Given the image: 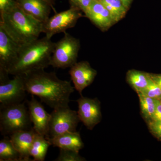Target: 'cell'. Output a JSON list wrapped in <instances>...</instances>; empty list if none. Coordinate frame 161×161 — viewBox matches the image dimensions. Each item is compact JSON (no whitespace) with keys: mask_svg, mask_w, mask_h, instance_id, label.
I'll list each match as a JSON object with an SVG mask.
<instances>
[{"mask_svg":"<svg viewBox=\"0 0 161 161\" xmlns=\"http://www.w3.org/2000/svg\"><path fill=\"white\" fill-rule=\"evenodd\" d=\"M150 120L161 121V102L159 99H156L155 111Z\"/></svg>","mask_w":161,"mask_h":161,"instance_id":"cell-27","label":"cell"},{"mask_svg":"<svg viewBox=\"0 0 161 161\" xmlns=\"http://www.w3.org/2000/svg\"><path fill=\"white\" fill-rule=\"evenodd\" d=\"M82 16L80 10L70 7L68 10L56 13L43 23V33L47 37L51 39L54 35L65 32L68 29L74 27Z\"/></svg>","mask_w":161,"mask_h":161,"instance_id":"cell-7","label":"cell"},{"mask_svg":"<svg viewBox=\"0 0 161 161\" xmlns=\"http://www.w3.org/2000/svg\"><path fill=\"white\" fill-rule=\"evenodd\" d=\"M85 14L102 31L108 30L115 24L109 12L99 0H93Z\"/></svg>","mask_w":161,"mask_h":161,"instance_id":"cell-13","label":"cell"},{"mask_svg":"<svg viewBox=\"0 0 161 161\" xmlns=\"http://www.w3.org/2000/svg\"><path fill=\"white\" fill-rule=\"evenodd\" d=\"M36 132L33 128L15 132L9 136L13 145L20 153L22 161H34L31 158L30 151Z\"/></svg>","mask_w":161,"mask_h":161,"instance_id":"cell-15","label":"cell"},{"mask_svg":"<svg viewBox=\"0 0 161 161\" xmlns=\"http://www.w3.org/2000/svg\"><path fill=\"white\" fill-rule=\"evenodd\" d=\"M160 100V101H161V98H160V99H159Z\"/></svg>","mask_w":161,"mask_h":161,"instance_id":"cell-31","label":"cell"},{"mask_svg":"<svg viewBox=\"0 0 161 161\" xmlns=\"http://www.w3.org/2000/svg\"><path fill=\"white\" fill-rule=\"evenodd\" d=\"M126 78L127 82L137 93L145 89L151 80L149 73L135 69L127 72Z\"/></svg>","mask_w":161,"mask_h":161,"instance_id":"cell-18","label":"cell"},{"mask_svg":"<svg viewBox=\"0 0 161 161\" xmlns=\"http://www.w3.org/2000/svg\"><path fill=\"white\" fill-rule=\"evenodd\" d=\"M54 147L69 149L79 152L84 147V143L79 132H67L53 137L47 138Z\"/></svg>","mask_w":161,"mask_h":161,"instance_id":"cell-16","label":"cell"},{"mask_svg":"<svg viewBox=\"0 0 161 161\" xmlns=\"http://www.w3.org/2000/svg\"><path fill=\"white\" fill-rule=\"evenodd\" d=\"M50 146V143L45 136L36 132L30 151V154L34 161H44Z\"/></svg>","mask_w":161,"mask_h":161,"instance_id":"cell-17","label":"cell"},{"mask_svg":"<svg viewBox=\"0 0 161 161\" xmlns=\"http://www.w3.org/2000/svg\"><path fill=\"white\" fill-rule=\"evenodd\" d=\"M25 76L26 92L37 96L42 102L53 109L69 107L75 87L70 81L60 80L55 72L37 70Z\"/></svg>","mask_w":161,"mask_h":161,"instance_id":"cell-1","label":"cell"},{"mask_svg":"<svg viewBox=\"0 0 161 161\" xmlns=\"http://www.w3.org/2000/svg\"><path fill=\"white\" fill-rule=\"evenodd\" d=\"M78 113L80 121L90 130H92L102 119L100 102L97 98L83 97L77 101Z\"/></svg>","mask_w":161,"mask_h":161,"instance_id":"cell-9","label":"cell"},{"mask_svg":"<svg viewBox=\"0 0 161 161\" xmlns=\"http://www.w3.org/2000/svg\"><path fill=\"white\" fill-rule=\"evenodd\" d=\"M0 26L21 47L37 40L43 33V23L24 12L18 6L1 14Z\"/></svg>","mask_w":161,"mask_h":161,"instance_id":"cell-3","label":"cell"},{"mask_svg":"<svg viewBox=\"0 0 161 161\" xmlns=\"http://www.w3.org/2000/svg\"><path fill=\"white\" fill-rule=\"evenodd\" d=\"M20 48L21 46L0 26V72L8 73L17 60Z\"/></svg>","mask_w":161,"mask_h":161,"instance_id":"cell-10","label":"cell"},{"mask_svg":"<svg viewBox=\"0 0 161 161\" xmlns=\"http://www.w3.org/2000/svg\"><path fill=\"white\" fill-rule=\"evenodd\" d=\"M125 7L127 9H129L133 0H120Z\"/></svg>","mask_w":161,"mask_h":161,"instance_id":"cell-29","label":"cell"},{"mask_svg":"<svg viewBox=\"0 0 161 161\" xmlns=\"http://www.w3.org/2000/svg\"><path fill=\"white\" fill-rule=\"evenodd\" d=\"M80 47V41L68 33L55 43L50 65L57 68H70L76 63Z\"/></svg>","mask_w":161,"mask_h":161,"instance_id":"cell-5","label":"cell"},{"mask_svg":"<svg viewBox=\"0 0 161 161\" xmlns=\"http://www.w3.org/2000/svg\"><path fill=\"white\" fill-rule=\"evenodd\" d=\"M109 12L114 23L124 18L128 9L120 0H99Z\"/></svg>","mask_w":161,"mask_h":161,"instance_id":"cell-20","label":"cell"},{"mask_svg":"<svg viewBox=\"0 0 161 161\" xmlns=\"http://www.w3.org/2000/svg\"><path fill=\"white\" fill-rule=\"evenodd\" d=\"M138 93L153 99H160L161 98V89L153 82L152 79L148 86L142 92Z\"/></svg>","mask_w":161,"mask_h":161,"instance_id":"cell-23","label":"cell"},{"mask_svg":"<svg viewBox=\"0 0 161 161\" xmlns=\"http://www.w3.org/2000/svg\"><path fill=\"white\" fill-rule=\"evenodd\" d=\"M49 137L53 138L67 132H75L80 121L78 112L69 107L53 109L50 114Z\"/></svg>","mask_w":161,"mask_h":161,"instance_id":"cell-6","label":"cell"},{"mask_svg":"<svg viewBox=\"0 0 161 161\" xmlns=\"http://www.w3.org/2000/svg\"><path fill=\"white\" fill-rule=\"evenodd\" d=\"M55 161H84L85 158L79 155V152L69 149H60V153Z\"/></svg>","mask_w":161,"mask_h":161,"instance_id":"cell-22","label":"cell"},{"mask_svg":"<svg viewBox=\"0 0 161 161\" xmlns=\"http://www.w3.org/2000/svg\"><path fill=\"white\" fill-rule=\"evenodd\" d=\"M45 1H47V3H49L50 5H51V6L52 9L54 10L55 12H56V9H55L54 7L55 4V0H45Z\"/></svg>","mask_w":161,"mask_h":161,"instance_id":"cell-30","label":"cell"},{"mask_svg":"<svg viewBox=\"0 0 161 161\" xmlns=\"http://www.w3.org/2000/svg\"><path fill=\"white\" fill-rule=\"evenodd\" d=\"M0 161H22L21 155L12 143L9 136L0 141Z\"/></svg>","mask_w":161,"mask_h":161,"instance_id":"cell-19","label":"cell"},{"mask_svg":"<svg viewBox=\"0 0 161 161\" xmlns=\"http://www.w3.org/2000/svg\"><path fill=\"white\" fill-rule=\"evenodd\" d=\"M26 101L0 108V132L2 135L9 136L15 132L32 129Z\"/></svg>","mask_w":161,"mask_h":161,"instance_id":"cell-4","label":"cell"},{"mask_svg":"<svg viewBox=\"0 0 161 161\" xmlns=\"http://www.w3.org/2000/svg\"><path fill=\"white\" fill-rule=\"evenodd\" d=\"M69 75L75 89L81 96L83 90L92 84L97 72L91 66L88 61L76 62L70 68Z\"/></svg>","mask_w":161,"mask_h":161,"instance_id":"cell-12","label":"cell"},{"mask_svg":"<svg viewBox=\"0 0 161 161\" xmlns=\"http://www.w3.org/2000/svg\"><path fill=\"white\" fill-rule=\"evenodd\" d=\"M18 6L16 0H0V13L7 12Z\"/></svg>","mask_w":161,"mask_h":161,"instance_id":"cell-26","label":"cell"},{"mask_svg":"<svg viewBox=\"0 0 161 161\" xmlns=\"http://www.w3.org/2000/svg\"><path fill=\"white\" fill-rule=\"evenodd\" d=\"M30 100H26L34 130L38 134L49 137L50 114L47 113L43 105L31 95Z\"/></svg>","mask_w":161,"mask_h":161,"instance_id":"cell-11","label":"cell"},{"mask_svg":"<svg viewBox=\"0 0 161 161\" xmlns=\"http://www.w3.org/2000/svg\"><path fill=\"white\" fill-rule=\"evenodd\" d=\"M55 43L46 36L21 46L19 57L8 70L9 75H25L50 65Z\"/></svg>","mask_w":161,"mask_h":161,"instance_id":"cell-2","label":"cell"},{"mask_svg":"<svg viewBox=\"0 0 161 161\" xmlns=\"http://www.w3.org/2000/svg\"><path fill=\"white\" fill-rule=\"evenodd\" d=\"M26 92L24 75H14L13 79L0 82V108L25 102Z\"/></svg>","mask_w":161,"mask_h":161,"instance_id":"cell-8","label":"cell"},{"mask_svg":"<svg viewBox=\"0 0 161 161\" xmlns=\"http://www.w3.org/2000/svg\"><path fill=\"white\" fill-rule=\"evenodd\" d=\"M147 122L150 132L161 140V121L150 120Z\"/></svg>","mask_w":161,"mask_h":161,"instance_id":"cell-25","label":"cell"},{"mask_svg":"<svg viewBox=\"0 0 161 161\" xmlns=\"http://www.w3.org/2000/svg\"><path fill=\"white\" fill-rule=\"evenodd\" d=\"M70 6L72 8L79 9L85 14L93 0H69Z\"/></svg>","mask_w":161,"mask_h":161,"instance_id":"cell-24","label":"cell"},{"mask_svg":"<svg viewBox=\"0 0 161 161\" xmlns=\"http://www.w3.org/2000/svg\"><path fill=\"white\" fill-rule=\"evenodd\" d=\"M139 98L141 112L146 121L150 120L155 111L156 99H153L140 93H137Z\"/></svg>","mask_w":161,"mask_h":161,"instance_id":"cell-21","label":"cell"},{"mask_svg":"<svg viewBox=\"0 0 161 161\" xmlns=\"http://www.w3.org/2000/svg\"><path fill=\"white\" fill-rule=\"evenodd\" d=\"M150 78L153 80V82L156 84L161 89V75L150 74Z\"/></svg>","mask_w":161,"mask_h":161,"instance_id":"cell-28","label":"cell"},{"mask_svg":"<svg viewBox=\"0 0 161 161\" xmlns=\"http://www.w3.org/2000/svg\"><path fill=\"white\" fill-rule=\"evenodd\" d=\"M18 6L27 14L42 23L49 18L51 6L45 0H16Z\"/></svg>","mask_w":161,"mask_h":161,"instance_id":"cell-14","label":"cell"}]
</instances>
